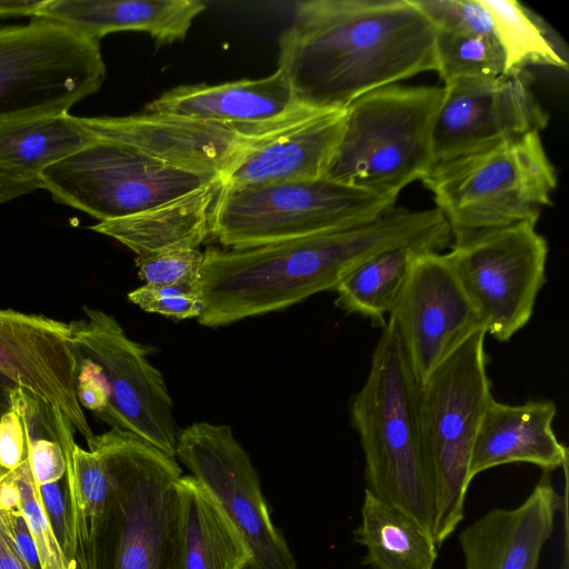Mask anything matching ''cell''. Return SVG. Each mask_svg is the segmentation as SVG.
<instances>
[{"label": "cell", "instance_id": "18", "mask_svg": "<svg viewBox=\"0 0 569 569\" xmlns=\"http://www.w3.org/2000/svg\"><path fill=\"white\" fill-rule=\"evenodd\" d=\"M560 505L550 472L543 471L521 505L493 508L460 532L465 569H538Z\"/></svg>", "mask_w": 569, "mask_h": 569}, {"label": "cell", "instance_id": "25", "mask_svg": "<svg viewBox=\"0 0 569 569\" xmlns=\"http://www.w3.org/2000/svg\"><path fill=\"white\" fill-rule=\"evenodd\" d=\"M96 140L81 117L69 113L1 126L0 173L39 179L44 169Z\"/></svg>", "mask_w": 569, "mask_h": 569}, {"label": "cell", "instance_id": "38", "mask_svg": "<svg viewBox=\"0 0 569 569\" xmlns=\"http://www.w3.org/2000/svg\"><path fill=\"white\" fill-rule=\"evenodd\" d=\"M40 188V179H18L0 173V204Z\"/></svg>", "mask_w": 569, "mask_h": 569}, {"label": "cell", "instance_id": "28", "mask_svg": "<svg viewBox=\"0 0 569 569\" xmlns=\"http://www.w3.org/2000/svg\"><path fill=\"white\" fill-rule=\"evenodd\" d=\"M479 2L491 19L505 57L506 71L532 66L568 69L565 44L541 17L515 0Z\"/></svg>", "mask_w": 569, "mask_h": 569}, {"label": "cell", "instance_id": "6", "mask_svg": "<svg viewBox=\"0 0 569 569\" xmlns=\"http://www.w3.org/2000/svg\"><path fill=\"white\" fill-rule=\"evenodd\" d=\"M452 241L521 222H537L552 204L556 168L540 133L508 139L433 164L422 178Z\"/></svg>", "mask_w": 569, "mask_h": 569}, {"label": "cell", "instance_id": "37", "mask_svg": "<svg viewBox=\"0 0 569 569\" xmlns=\"http://www.w3.org/2000/svg\"><path fill=\"white\" fill-rule=\"evenodd\" d=\"M77 398L86 407L100 416L109 402V389L100 369L91 361L79 358L77 375Z\"/></svg>", "mask_w": 569, "mask_h": 569}, {"label": "cell", "instance_id": "1", "mask_svg": "<svg viewBox=\"0 0 569 569\" xmlns=\"http://www.w3.org/2000/svg\"><path fill=\"white\" fill-rule=\"evenodd\" d=\"M450 228L437 208L393 206L351 228L240 249H206L198 293L206 327L286 309L338 284L369 258L402 246L442 251Z\"/></svg>", "mask_w": 569, "mask_h": 569}, {"label": "cell", "instance_id": "21", "mask_svg": "<svg viewBox=\"0 0 569 569\" xmlns=\"http://www.w3.org/2000/svg\"><path fill=\"white\" fill-rule=\"evenodd\" d=\"M343 118L345 110L327 111L301 121L251 149L223 177L222 183L246 187L323 178Z\"/></svg>", "mask_w": 569, "mask_h": 569}, {"label": "cell", "instance_id": "24", "mask_svg": "<svg viewBox=\"0 0 569 569\" xmlns=\"http://www.w3.org/2000/svg\"><path fill=\"white\" fill-rule=\"evenodd\" d=\"M352 538L366 549L361 563L371 569H433L438 559L439 548L428 530L366 489Z\"/></svg>", "mask_w": 569, "mask_h": 569}, {"label": "cell", "instance_id": "23", "mask_svg": "<svg viewBox=\"0 0 569 569\" xmlns=\"http://www.w3.org/2000/svg\"><path fill=\"white\" fill-rule=\"evenodd\" d=\"M221 186L222 179H217L147 211L89 228L119 241L137 257L171 249H199L210 233L211 210Z\"/></svg>", "mask_w": 569, "mask_h": 569}, {"label": "cell", "instance_id": "22", "mask_svg": "<svg viewBox=\"0 0 569 569\" xmlns=\"http://www.w3.org/2000/svg\"><path fill=\"white\" fill-rule=\"evenodd\" d=\"M206 9L199 0H44L34 18L64 24L100 41L114 31H142L157 44L184 39Z\"/></svg>", "mask_w": 569, "mask_h": 569}, {"label": "cell", "instance_id": "5", "mask_svg": "<svg viewBox=\"0 0 569 569\" xmlns=\"http://www.w3.org/2000/svg\"><path fill=\"white\" fill-rule=\"evenodd\" d=\"M443 87L390 84L355 100L323 178L396 202L435 164L432 134Z\"/></svg>", "mask_w": 569, "mask_h": 569}, {"label": "cell", "instance_id": "39", "mask_svg": "<svg viewBox=\"0 0 569 569\" xmlns=\"http://www.w3.org/2000/svg\"><path fill=\"white\" fill-rule=\"evenodd\" d=\"M0 569H29L13 548L0 521Z\"/></svg>", "mask_w": 569, "mask_h": 569}, {"label": "cell", "instance_id": "20", "mask_svg": "<svg viewBox=\"0 0 569 569\" xmlns=\"http://www.w3.org/2000/svg\"><path fill=\"white\" fill-rule=\"evenodd\" d=\"M284 72L221 84L176 87L150 101L144 112L234 124H267L302 109Z\"/></svg>", "mask_w": 569, "mask_h": 569}, {"label": "cell", "instance_id": "30", "mask_svg": "<svg viewBox=\"0 0 569 569\" xmlns=\"http://www.w3.org/2000/svg\"><path fill=\"white\" fill-rule=\"evenodd\" d=\"M435 44L437 72L443 84L458 79L496 77L506 71L497 39L435 29Z\"/></svg>", "mask_w": 569, "mask_h": 569}, {"label": "cell", "instance_id": "36", "mask_svg": "<svg viewBox=\"0 0 569 569\" xmlns=\"http://www.w3.org/2000/svg\"><path fill=\"white\" fill-rule=\"evenodd\" d=\"M28 458V441L23 420L13 396L12 405L0 420V470H16Z\"/></svg>", "mask_w": 569, "mask_h": 569}, {"label": "cell", "instance_id": "3", "mask_svg": "<svg viewBox=\"0 0 569 569\" xmlns=\"http://www.w3.org/2000/svg\"><path fill=\"white\" fill-rule=\"evenodd\" d=\"M87 443L104 463L110 492L82 569H184L176 458L117 428Z\"/></svg>", "mask_w": 569, "mask_h": 569}, {"label": "cell", "instance_id": "8", "mask_svg": "<svg viewBox=\"0 0 569 569\" xmlns=\"http://www.w3.org/2000/svg\"><path fill=\"white\" fill-rule=\"evenodd\" d=\"M395 201L326 178L246 187L222 183L210 233L240 249L309 237L370 222Z\"/></svg>", "mask_w": 569, "mask_h": 569}, {"label": "cell", "instance_id": "14", "mask_svg": "<svg viewBox=\"0 0 569 569\" xmlns=\"http://www.w3.org/2000/svg\"><path fill=\"white\" fill-rule=\"evenodd\" d=\"M326 111L302 109L267 124H234L161 113L82 118L96 139L123 143L172 167L223 179L251 149Z\"/></svg>", "mask_w": 569, "mask_h": 569}, {"label": "cell", "instance_id": "32", "mask_svg": "<svg viewBox=\"0 0 569 569\" xmlns=\"http://www.w3.org/2000/svg\"><path fill=\"white\" fill-rule=\"evenodd\" d=\"M435 29L496 39L491 19L479 0H410Z\"/></svg>", "mask_w": 569, "mask_h": 569}, {"label": "cell", "instance_id": "2", "mask_svg": "<svg viewBox=\"0 0 569 569\" xmlns=\"http://www.w3.org/2000/svg\"><path fill=\"white\" fill-rule=\"evenodd\" d=\"M296 101L343 111L360 97L437 71L435 28L410 0H309L279 41Z\"/></svg>", "mask_w": 569, "mask_h": 569}, {"label": "cell", "instance_id": "9", "mask_svg": "<svg viewBox=\"0 0 569 569\" xmlns=\"http://www.w3.org/2000/svg\"><path fill=\"white\" fill-rule=\"evenodd\" d=\"M100 41L42 18L0 29V127L68 113L106 79Z\"/></svg>", "mask_w": 569, "mask_h": 569}, {"label": "cell", "instance_id": "11", "mask_svg": "<svg viewBox=\"0 0 569 569\" xmlns=\"http://www.w3.org/2000/svg\"><path fill=\"white\" fill-rule=\"evenodd\" d=\"M536 224L476 232L446 252L486 335L499 342L528 325L546 282L548 242Z\"/></svg>", "mask_w": 569, "mask_h": 569}, {"label": "cell", "instance_id": "33", "mask_svg": "<svg viewBox=\"0 0 569 569\" xmlns=\"http://www.w3.org/2000/svg\"><path fill=\"white\" fill-rule=\"evenodd\" d=\"M204 253L199 249H171L136 258L146 283L178 286L198 291Z\"/></svg>", "mask_w": 569, "mask_h": 569}, {"label": "cell", "instance_id": "41", "mask_svg": "<svg viewBox=\"0 0 569 569\" xmlns=\"http://www.w3.org/2000/svg\"><path fill=\"white\" fill-rule=\"evenodd\" d=\"M16 386L0 373V420L12 405V389Z\"/></svg>", "mask_w": 569, "mask_h": 569}, {"label": "cell", "instance_id": "34", "mask_svg": "<svg viewBox=\"0 0 569 569\" xmlns=\"http://www.w3.org/2000/svg\"><path fill=\"white\" fill-rule=\"evenodd\" d=\"M128 299L147 312L174 319L199 318L203 310L198 291L178 286L144 283L129 292Z\"/></svg>", "mask_w": 569, "mask_h": 569}, {"label": "cell", "instance_id": "15", "mask_svg": "<svg viewBox=\"0 0 569 569\" xmlns=\"http://www.w3.org/2000/svg\"><path fill=\"white\" fill-rule=\"evenodd\" d=\"M529 69L443 84L432 134L435 163L472 153L508 139L540 133L549 122L532 90Z\"/></svg>", "mask_w": 569, "mask_h": 569}, {"label": "cell", "instance_id": "4", "mask_svg": "<svg viewBox=\"0 0 569 569\" xmlns=\"http://www.w3.org/2000/svg\"><path fill=\"white\" fill-rule=\"evenodd\" d=\"M419 393L397 328L388 319L367 379L350 401V422L363 453L366 490L432 536L435 499Z\"/></svg>", "mask_w": 569, "mask_h": 569}, {"label": "cell", "instance_id": "31", "mask_svg": "<svg viewBox=\"0 0 569 569\" xmlns=\"http://www.w3.org/2000/svg\"><path fill=\"white\" fill-rule=\"evenodd\" d=\"M19 492L20 508L33 537L42 569H71L66 559L50 522L40 503L37 485L27 458L12 471Z\"/></svg>", "mask_w": 569, "mask_h": 569}, {"label": "cell", "instance_id": "29", "mask_svg": "<svg viewBox=\"0 0 569 569\" xmlns=\"http://www.w3.org/2000/svg\"><path fill=\"white\" fill-rule=\"evenodd\" d=\"M66 488L73 559L82 569L96 526L110 492V479L103 461L91 449L77 443L67 447Z\"/></svg>", "mask_w": 569, "mask_h": 569}, {"label": "cell", "instance_id": "10", "mask_svg": "<svg viewBox=\"0 0 569 569\" xmlns=\"http://www.w3.org/2000/svg\"><path fill=\"white\" fill-rule=\"evenodd\" d=\"M41 187L101 221L138 214L221 179L172 167L130 146L97 139L48 167Z\"/></svg>", "mask_w": 569, "mask_h": 569}, {"label": "cell", "instance_id": "19", "mask_svg": "<svg viewBox=\"0 0 569 569\" xmlns=\"http://www.w3.org/2000/svg\"><path fill=\"white\" fill-rule=\"evenodd\" d=\"M557 407L552 400H529L509 405L492 398L477 430L469 476L493 467L525 462L543 471L568 467V448L557 438L552 425Z\"/></svg>", "mask_w": 569, "mask_h": 569}, {"label": "cell", "instance_id": "7", "mask_svg": "<svg viewBox=\"0 0 569 569\" xmlns=\"http://www.w3.org/2000/svg\"><path fill=\"white\" fill-rule=\"evenodd\" d=\"M485 339V330L473 333L420 386L421 428L435 499L432 538L438 548L465 518L472 448L493 398Z\"/></svg>", "mask_w": 569, "mask_h": 569}, {"label": "cell", "instance_id": "40", "mask_svg": "<svg viewBox=\"0 0 569 569\" xmlns=\"http://www.w3.org/2000/svg\"><path fill=\"white\" fill-rule=\"evenodd\" d=\"M44 0H0V16L34 17Z\"/></svg>", "mask_w": 569, "mask_h": 569}, {"label": "cell", "instance_id": "17", "mask_svg": "<svg viewBox=\"0 0 569 569\" xmlns=\"http://www.w3.org/2000/svg\"><path fill=\"white\" fill-rule=\"evenodd\" d=\"M78 368L70 323L0 309V373L60 411L88 441L94 433L77 398Z\"/></svg>", "mask_w": 569, "mask_h": 569}, {"label": "cell", "instance_id": "13", "mask_svg": "<svg viewBox=\"0 0 569 569\" xmlns=\"http://www.w3.org/2000/svg\"><path fill=\"white\" fill-rule=\"evenodd\" d=\"M176 458L212 496L250 551L246 569H297L274 527L259 475L247 450L226 425L194 422L177 435Z\"/></svg>", "mask_w": 569, "mask_h": 569}, {"label": "cell", "instance_id": "26", "mask_svg": "<svg viewBox=\"0 0 569 569\" xmlns=\"http://www.w3.org/2000/svg\"><path fill=\"white\" fill-rule=\"evenodd\" d=\"M184 569H246L250 551L223 510L193 477L179 479Z\"/></svg>", "mask_w": 569, "mask_h": 569}, {"label": "cell", "instance_id": "27", "mask_svg": "<svg viewBox=\"0 0 569 569\" xmlns=\"http://www.w3.org/2000/svg\"><path fill=\"white\" fill-rule=\"evenodd\" d=\"M432 251L420 246H402L382 251L351 271L336 288L335 305L385 327L386 317L407 279L415 257Z\"/></svg>", "mask_w": 569, "mask_h": 569}, {"label": "cell", "instance_id": "35", "mask_svg": "<svg viewBox=\"0 0 569 569\" xmlns=\"http://www.w3.org/2000/svg\"><path fill=\"white\" fill-rule=\"evenodd\" d=\"M37 491L40 503L66 559L69 563H73L67 488H62L59 481H57L40 486L37 485Z\"/></svg>", "mask_w": 569, "mask_h": 569}, {"label": "cell", "instance_id": "16", "mask_svg": "<svg viewBox=\"0 0 569 569\" xmlns=\"http://www.w3.org/2000/svg\"><path fill=\"white\" fill-rule=\"evenodd\" d=\"M412 372L421 386L467 339L483 330L447 254L418 253L390 310Z\"/></svg>", "mask_w": 569, "mask_h": 569}, {"label": "cell", "instance_id": "12", "mask_svg": "<svg viewBox=\"0 0 569 569\" xmlns=\"http://www.w3.org/2000/svg\"><path fill=\"white\" fill-rule=\"evenodd\" d=\"M82 312L70 323L78 357L100 369L109 389L108 406L98 417L176 458L173 402L161 372L148 360V348L131 340L113 316L90 307Z\"/></svg>", "mask_w": 569, "mask_h": 569}]
</instances>
